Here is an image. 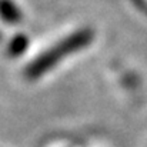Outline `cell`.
Listing matches in <instances>:
<instances>
[{
	"mask_svg": "<svg viewBox=\"0 0 147 147\" xmlns=\"http://www.w3.org/2000/svg\"><path fill=\"white\" fill-rule=\"evenodd\" d=\"M93 40V32L89 29H82L67 36L57 45H54L50 50L42 53L37 59H34L26 69V76L29 79H36L47 73L57 63H60L66 56L73 54L79 50L89 46Z\"/></svg>",
	"mask_w": 147,
	"mask_h": 147,
	"instance_id": "obj_1",
	"label": "cell"
},
{
	"mask_svg": "<svg viewBox=\"0 0 147 147\" xmlns=\"http://www.w3.org/2000/svg\"><path fill=\"white\" fill-rule=\"evenodd\" d=\"M23 19V13L14 0H0V20L6 24L14 26L20 23Z\"/></svg>",
	"mask_w": 147,
	"mask_h": 147,
	"instance_id": "obj_2",
	"label": "cell"
},
{
	"mask_svg": "<svg viewBox=\"0 0 147 147\" xmlns=\"http://www.w3.org/2000/svg\"><path fill=\"white\" fill-rule=\"evenodd\" d=\"M27 47H29V37L23 33H17L10 39L7 45V53L11 57H19L27 50Z\"/></svg>",
	"mask_w": 147,
	"mask_h": 147,
	"instance_id": "obj_3",
	"label": "cell"
},
{
	"mask_svg": "<svg viewBox=\"0 0 147 147\" xmlns=\"http://www.w3.org/2000/svg\"><path fill=\"white\" fill-rule=\"evenodd\" d=\"M0 39H1V34H0Z\"/></svg>",
	"mask_w": 147,
	"mask_h": 147,
	"instance_id": "obj_4",
	"label": "cell"
}]
</instances>
